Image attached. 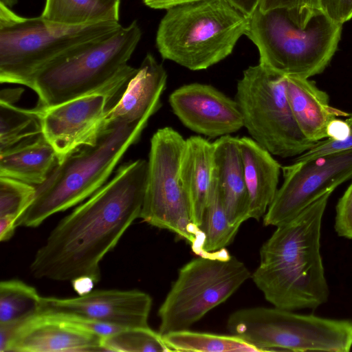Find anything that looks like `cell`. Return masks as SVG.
Instances as JSON below:
<instances>
[{
	"label": "cell",
	"mask_w": 352,
	"mask_h": 352,
	"mask_svg": "<svg viewBox=\"0 0 352 352\" xmlns=\"http://www.w3.org/2000/svg\"><path fill=\"white\" fill-rule=\"evenodd\" d=\"M147 173L143 159L119 166L110 181L52 230L31 263L32 275L71 282L88 277L97 283L101 261L140 218Z\"/></svg>",
	"instance_id": "obj_1"
},
{
	"label": "cell",
	"mask_w": 352,
	"mask_h": 352,
	"mask_svg": "<svg viewBox=\"0 0 352 352\" xmlns=\"http://www.w3.org/2000/svg\"><path fill=\"white\" fill-rule=\"evenodd\" d=\"M331 193L326 192L294 219L277 226L263 244L252 278L274 307L293 311L315 309L328 300L320 233Z\"/></svg>",
	"instance_id": "obj_2"
},
{
	"label": "cell",
	"mask_w": 352,
	"mask_h": 352,
	"mask_svg": "<svg viewBox=\"0 0 352 352\" xmlns=\"http://www.w3.org/2000/svg\"><path fill=\"white\" fill-rule=\"evenodd\" d=\"M142 34L133 21L110 36L41 69L28 87L38 96L36 108L46 109L94 93L106 94L111 107L138 70L128 61Z\"/></svg>",
	"instance_id": "obj_3"
},
{
	"label": "cell",
	"mask_w": 352,
	"mask_h": 352,
	"mask_svg": "<svg viewBox=\"0 0 352 352\" xmlns=\"http://www.w3.org/2000/svg\"><path fill=\"white\" fill-rule=\"evenodd\" d=\"M149 119L103 127L95 142L76 149L36 186L34 198L17 225L40 226L46 219L91 197L107 182L129 147L135 144Z\"/></svg>",
	"instance_id": "obj_4"
},
{
	"label": "cell",
	"mask_w": 352,
	"mask_h": 352,
	"mask_svg": "<svg viewBox=\"0 0 352 352\" xmlns=\"http://www.w3.org/2000/svg\"><path fill=\"white\" fill-rule=\"evenodd\" d=\"M249 16L230 0H201L166 10L156 34L164 59L192 71L206 69L230 56L245 35Z\"/></svg>",
	"instance_id": "obj_5"
},
{
	"label": "cell",
	"mask_w": 352,
	"mask_h": 352,
	"mask_svg": "<svg viewBox=\"0 0 352 352\" xmlns=\"http://www.w3.org/2000/svg\"><path fill=\"white\" fill-rule=\"evenodd\" d=\"M121 27L119 22L54 23L41 16H19L0 2V82L29 87L47 65L110 36Z\"/></svg>",
	"instance_id": "obj_6"
},
{
	"label": "cell",
	"mask_w": 352,
	"mask_h": 352,
	"mask_svg": "<svg viewBox=\"0 0 352 352\" xmlns=\"http://www.w3.org/2000/svg\"><path fill=\"white\" fill-rule=\"evenodd\" d=\"M342 26L322 10L300 25L285 9L263 12L257 7L249 16L245 35L256 46L260 65L284 76L309 79L330 63Z\"/></svg>",
	"instance_id": "obj_7"
},
{
	"label": "cell",
	"mask_w": 352,
	"mask_h": 352,
	"mask_svg": "<svg viewBox=\"0 0 352 352\" xmlns=\"http://www.w3.org/2000/svg\"><path fill=\"white\" fill-rule=\"evenodd\" d=\"M227 328L260 352H349L352 348V320L298 314L275 307L239 309L228 317Z\"/></svg>",
	"instance_id": "obj_8"
},
{
	"label": "cell",
	"mask_w": 352,
	"mask_h": 352,
	"mask_svg": "<svg viewBox=\"0 0 352 352\" xmlns=\"http://www.w3.org/2000/svg\"><path fill=\"white\" fill-rule=\"evenodd\" d=\"M250 278L247 266L226 248L191 260L179 270L159 309V332L188 329Z\"/></svg>",
	"instance_id": "obj_9"
},
{
	"label": "cell",
	"mask_w": 352,
	"mask_h": 352,
	"mask_svg": "<svg viewBox=\"0 0 352 352\" xmlns=\"http://www.w3.org/2000/svg\"><path fill=\"white\" fill-rule=\"evenodd\" d=\"M234 100L243 127L272 155L295 157L316 143L302 133L294 119L287 95L286 76L259 63L250 66L238 80Z\"/></svg>",
	"instance_id": "obj_10"
},
{
	"label": "cell",
	"mask_w": 352,
	"mask_h": 352,
	"mask_svg": "<svg viewBox=\"0 0 352 352\" xmlns=\"http://www.w3.org/2000/svg\"><path fill=\"white\" fill-rule=\"evenodd\" d=\"M186 139L170 126L157 129L151 139L147 182L140 218L168 230L190 243L198 256L206 255L204 234L193 222L179 174Z\"/></svg>",
	"instance_id": "obj_11"
},
{
	"label": "cell",
	"mask_w": 352,
	"mask_h": 352,
	"mask_svg": "<svg viewBox=\"0 0 352 352\" xmlns=\"http://www.w3.org/2000/svg\"><path fill=\"white\" fill-rule=\"evenodd\" d=\"M283 182L263 217L266 226L285 223L352 177V150L294 161L283 166Z\"/></svg>",
	"instance_id": "obj_12"
},
{
	"label": "cell",
	"mask_w": 352,
	"mask_h": 352,
	"mask_svg": "<svg viewBox=\"0 0 352 352\" xmlns=\"http://www.w3.org/2000/svg\"><path fill=\"white\" fill-rule=\"evenodd\" d=\"M152 298L133 290H97L70 298L42 297L41 314H56L120 329L148 327Z\"/></svg>",
	"instance_id": "obj_13"
},
{
	"label": "cell",
	"mask_w": 352,
	"mask_h": 352,
	"mask_svg": "<svg viewBox=\"0 0 352 352\" xmlns=\"http://www.w3.org/2000/svg\"><path fill=\"white\" fill-rule=\"evenodd\" d=\"M111 107L102 93L84 96L38 111L42 134L53 146L59 162L80 147L95 142Z\"/></svg>",
	"instance_id": "obj_14"
},
{
	"label": "cell",
	"mask_w": 352,
	"mask_h": 352,
	"mask_svg": "<svg viewBox=\"0 0 352 352\" xmlns=\"http://www.w3.org/2000/svg\"><path fill=\"white\" fill-rule=\"evenodd\" d=\"M168 102L182 124L199 135L219 138L243 127L236 101L210 85H184L170 94Z\"/></svg>",
	"instance_id": "obj_15"
},
{
	"label": "cell",
	"mask_w": 352,
	"mask_h": 352,
	"mask_svg": "<svg viewBox=\"0 0 352 352\" xmlns=\"http://www.w3.org/2000/svg\"><path fill=\"white\" fill-rule=\"evenodd\" d=\"M102 338L75 318L40 314L16 325L7 352L102 351Z\"/></svg>",
	"instance_id": "obj_16"
},
{
	"label": "cell",
	"mask_w": 352,
	"mask_h": 352,
	"mask_svg": "<svg viewBox=\"0 0 352 352\" xmlns=\"http://www.w3.org/2000/svg\"><path fill=\"white\" fill-rule=\"evenodd\" d=\"M168 75L148 53L118 100L107 110L102 127L114 123H135L149 119L161 107Z\"/></svg>",
	"instance_id": "obj_17"
},
{
	"label": "cell",
	"mask_w": 352,
	"mask_h": 352,
	"mask_svg": "<svg viewBox=\"0 0 352 352\" xmlns=\"http://www.w3.org/2000/svg\"><path fill=\"white\" fill-rule=\"evenodd\" d=\"M212 143L214 179L230 223L240 228L250 219V199L238 138L225 135Z\"/></svg>",
	"instance_id": "obj_18"
},
{
	"label": "cell",
	"mask_w": 352,
	"mask_h": 352,
	"mask_svg": "<svg viewBox=\"0 0 352 352\" xmlns=\"http://www.w3.org/2000/svg\"><path fill=\"white\" fill-rule=\"evenodd\" d=\"M213 143L194 135L186 139L180 162V179L192 219L201 229L214 181Z\"/></svg>",
	"instance_id": "obj_19"
},
{
	"label": "cell",
	"mask_w": 352,
	"mask_h": 352,
	"mask_svg": "<svg viewBox=\"0 0 352 352\" xmlns=\"http://www.w3.org/2000/svg\"><path fill=\"white\" fill-rule=\"evenodd\" d=\"M250 199V219L263 217L278 190L282 166L251 138H238Z\"/></svg>",
	"instance_id": "obj_20"
},
{
	"label": "cell",
	"mask_w": 352,
	"mask_h": 352,
	"mask_svg": "<svg viewBox=\"0 0 352 352\" xmlns=\"http://www.w3.org/2000/svg\"><path fill=\"white\" fill-rule=\"evenodd\" d=\"M286 91L294 119L310 141L318 142L327 138L330 122L349 115L331 106L328 94L309 79L286 76Z\"/></svg>",
	"instance_id": "obj_21"
},
{
	"label": "cell",
	"mask_w": 352,
	"mask_h": 352,
	"mask_svg": "<svg viewBox=\"0 0 352 352\" xmlns=\"http://www.w3.org/2000/svg\"><path fill=\"white\" fill-rule=\"evenodd\" d=\"M59 163L53 146L43 134L0 153V177L41 185Z\"/></svg>",
	"instance_id": "obj_22"
},
{
	"label": "cell",
	"mask_w": 352,
	"mask_h": 352,
	"mask_svg": "<svg viewBox=\"0 0 352 352\" xmlns=\"http://www.w3.org/2000/svg\"><path fill=\"white\" fill-rule=\"evenodd\" d=\"M120 0H46L41 16L65 25L118 22Z\"/></svg>",
	"instance_id": "obj_23"
},
{
	"label": "cell",
	"mask_w": 352,
	"mask_h": 352,
	"mask_svg": "<svg viewBox=\"0 0 352 352\" xmlns=\"http://www.w3.org/2000/svg\"><path fill=\"white\" fill-rule=\"evenodd\" d=\"M170 351L260 352L234 335L180 330L162 335Z\"/></svg>",
	"instance_id": "obj_24"
},
{
	"label": "cell",
	"mask_w": 352,
	"mask_h": 352,
	"mask_svg": "<svg viewBox=\"0 0 352 352\" xmlns=\"http://www.w3.org/2000/svg\"><path fill=\"white\" fill-rule=\"evenodd\" d=\"M42 296L19 280L0 283V324L21 323L41 314Z\"/></svg>",
	"instance_id": "obj_25"
},
{
	"label": "cell",
	"mask_w": 352,
	"mask_h": 352,
	"mask_svg": "<svg viewBox=\"0 0 352 352\" xmlns=\"http://www.w3.org/2000/svg\"><path fill=\"white\" fill-rule=\"evenodd\" d=\"M42 134L38 111L0 102V153Z\"/></svg>",
	"instance_id": "obj_26"
},
{
	"label": "cell",
	"mask_w": 352,
	"mask_h": 352,
	"mask_svg": "<svg viewBox=\"0 0 352 352\" xmlns=\"http://www.w3.org/2000/svg\"><path fill=\"white\" fill-rule=\"evenodd\" d=\"M239 229L229 220L214 179L203 221L204 252L210 253L225 248L232 241Z\"/></svg>",
	"instance_id": "obj_27"
},
{
	"label": "cell",
	"mask_w": 352,
	"mask_h": 352,
	"mask_svg": "<svg viewBox=\"0 0 352 352\" xmlns=\"http://www.w3.org/2000/svg\"><path fill=\"white\" fill-rule=\"evenodd\" d=\"M103 351L167 352L170 351L160 332L148 327L122 329L102 337Z\"/></svg>",
	"instance_id": "obj_28"
},
{
	"label": "cell",
	"mask_w": 352,
	"mask_h": 352,
	"mask_svg": "<svg viewBox=\"0 0 352 352\" xmlns=\"http://www.w3.org/2000/svg\"><path fill=\"white\" fill-rule=\"evenodd\" d=\"M36 186L25 182L0 177V217H11L17 220L32 204Z\"/></svg>",
	"instance_id": "obj_29"
},
{
	"label": "cell",
	"mask_w": 352,
	"mask_h": 352,
	"mask_svg": "<svg viewBox=\"0 0 352 352\" xmlns=\"http://www.w3.org/2000/svg\"><path fill=\"white\" fill-rule=\"evenodd\" d=\"M258 7L263 12L285 9L291 19L300 23H305L316 11L322 10L320 0H260Z\"/></svg>",
	"instance_id": "obj_30"
},
{
	"label": "cell",
	"mask_w": 352,
	"mask_h": 352,
	"mask_svg": "<svg viewBox=\"0 0 352 352\" xmlns=\"http://www.w3.org/2000/svg\"><path fill=\"white\" fill-rule=\"evenodd\" d=\"M345 120L349 126L350 132L344 140L336 141L328 138L326 140L319 141L296 157L294 161H306L323 155L352 150V113L346 117Z\"/></svg>",
	"instance_id": "obj_31"
},
{
	"label": "cell",
	"mask_w": 352,
	"mask_h": 352,
	"mask_svg": "<svg viewBox=\"0 0 352 352\" xmlns=\"http://www.w3.org/2000/svg\"><path fill=\"white\" fill-rule=\"evenodd\" d=\"M336 212V233L340 236L352 239V182L339 199Z\"/></svg>",
	"instance_id": "obj_32"
},
{
	"label": "cell",
	"mask_w": 352,
	"mask_h": 352,
	"mask_svg": "<svg viewBox=\"0 0 352 352\" xmlns=\"http://www.w3.org/2000/svg\"><path fill=\"white\" fill-rule=\"evenodd\" d=\"M321 9L334 21L343 24L352 19V0H320Z\"/></svg>",
	"instance_id": "obj_33"
},
{
	"label": "cell",
	"mask_w": 352,
	"mask_h": 352,
	"mask_svg": "<svg viewBox=\"0 0 352 352\" xmlns=\"http://www.w3.org/2000/svg\"><path fill=\"white\" fill-rule=\"evenodd\" d=\"M350 129L346 120L335 118L327 126V138L336 141L344 140L349 134Z\"/></svg>",
	"instance_id": "obj_34"
},
{
	"label": "cell",
	"mask_w": 352,
	"mask_h": 352,
	"mask_svg": "<svg viewBox=\"0 0 352 352\" xmlns=\"http://www.w3.org/2000/svg\"><path fill=\"white\" fill-rule=\"evenodd\" d=\"M17 220L11 217H0V241L9 240L17 227Z\"/></svg>",
	"instance_id": "obj_35"
},
{
	"label": "cell",
	"mask_w": 352,
	"mask_h": 352,
	"mask_svg": "<svg viewBox=\"0 0 352 352\" xmlns=\"http://www.w3.org/2000/svg\"><path fill=\"white\" fill-rule=\"evenodd\" d=\"M146 6L153 9H165L201 0H142Z\"/></svg>",
	"instance_id": "obj_36"
},
{
	"label": "cell",
	"mask_w": 352,
	"mask_h": 352,
	"mask_svg": "<svg viewBox=\"0 0 352 352\" xmlns=\"http://www.w3.org/2000/svg\"><path fill=\"white\" fill-rule=\"evenodd\" d=\"M74 289L79 295L86 294L91 292L96 283L88 277H80L74 280L72 282Z\"/></svg>",
	"instance_id": "obj_37"
},
{
	"label": "cell",
	"mask_w": 352,
	"mask_h": 352,
	"mask_svg": "<svg viewBox=\"0 0 352 352\" xmlns=\"http://www.w3.org/2000/svg\"><path fill=\"white\" fill-rule=\"evenodd\" d=\"M239 10L250 16L258 6L260 0H230Z\"/></svg>",
	"instance_id": "obj_38"
},
{
	"label": "cell",
	"mask_w": 352,
	"mask_h": 352,
	"mask_svg": "<svg viewBox=\"0 0 352 352\" xmlns=\"http://www.w3.org/2000/svg\"><path fill=\"white\" fill-rule=\"evenodd\" d=\"M22 93L23 89L21 88L3 89L1 91L0 102L14 104L20 98Z\"/></svg>",
	"instance_id": "obj_39"
},
{
	"label": "cell",
	"mask_w": 352,
	"mask_h": 352,
	"mask_svg": "<svg viewBox=\"0 0 352 352\" xmlns=\"http://www.w3.org/2000/svg\"><path fill=\"white\" fill-rule=\"evenodd\" d=\"M0 2L11 8L17 3V0H0Z\"/></svg>",
	"instance_id": "obj_40"
}]
</instances>
